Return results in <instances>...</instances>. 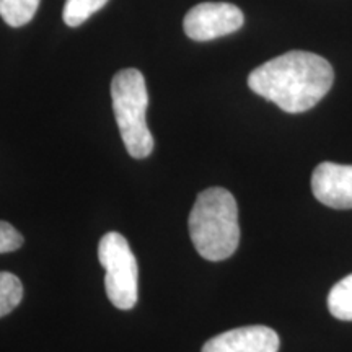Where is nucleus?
Wrapping results in <instances>:
<instances>
[{
  "label": "nucleus",
  "mask_w": 352,
  "mask_h": 352,
  "mask_svg": "<svg viewBox=\"0 0 352 352\" xmlns=\"http://www.w3.org/2000/svg\"><path fill=\"white\" fill-rule=\"evenodd\" d=\"M41 0H0V16L8 26L19 28L33 20Z\"/></svg>",
  "instance_id": "8"
},
{
  "label": "nucleus",
  "mask_w": 352,
  "mask_h": 352,
  "mask_svg": "<svg viewBox=\"0 0 352 352\" xmlns=\"http://www.w3.org/2000/svg\"><path fill=\"white\" fill-rule=\"evenodd\" d=\"M98 259L107 271L104 287L109 302L120 310H131L139 297V266L121 233L108 232L98 243Z\"/></svg>",
  "instance_id": "4"
},
{
  "label": "nucleus",
  "mask_w": 352,
  "mask_h": 352,
  "mask_svg": "<svg viewBox=\"0 0 352 352\" xmlns=\"http://www.w3.org/2000/svg\"><path fill=\"white\" fill-rule=\"evenodd\" d=\"M243 23V12L233 3L204 2L186 13L183 28L186 36L195 41H212L239 32Z\"/></svg>",
  "instance_id": "5"
},
{
  "label": "nucleus",
  "mask_w": 352,
  "mask_h": 352,
  "mask_svg": "<svg viewBox=\"0 0 352 352\" xmlns=\"http://www.w3.org/2000/svg\"><path fill=\"white\" fill-rule=\"evenodd\" d=\"M111 100L121 139L132 158H145L153 151L152 132L145 113L148 108V91L142 72L122 69L111 80Z\"/></svg>",
  "instance_id": "3"
},
{
  "label": "nucleus",
  "mask_w": 352,
  "mask_h": 352,
  "mask_svg": "<svg viewBox=\"0 0 352 352\" xmlns=\"http://www.w3.org/2000/svg\"><path fill=\"white\" fill-rule=\"evenodd\" d=\"M23 245V236L15 227L0 220V253H12Z\"/></svg>",
  "instance_id": "12"
},
{
  "label": "nucleus",
  "mask_w": 352,
  "mask_h": 352,
  "mask_svg": "<svg viewBox=\"0 0 352 352\" xmlns=\"http://www.w3.org/2000/svg\"><path fill=\"white\" fill-rule=\"evenodd\" d=\"M333 80V67L324 57L289 51L254 69L248 87L283 111L297 114L315 108L331 90Z\"/></svg>",
  "instance_id": "1"
},
{
  "label": "nucleus",
  "mask_w": 352,
  "mask_h": 352,
  "mask_svg": "<svg viewBox=\"0 0 352 352\" xmlns=\"http://www.w3.org/2000/svg\"><path fill=\"white\" fill-rule=\"evenodd\" d=\"M280 341L274 329L254 324L217 334L201 352H277Z\"/></svg>",
  "instance_id": "7"
},
{
  "label": "nucleus",
  "mask_w": 352,
  "mask_h": 352,
  "mask_svg": "<svg viewBox=\"0 0 352 352\" xmlns=\"http://www.w3.org/2000/svg\"><path fill=\"white\" fill-rule=\"evenodd\" d=\"M108 0H65L63 19L67 26H80L90 19L94 13L101 10Z\"/></svg>",
  "instance_id": "11"
},
{
  "label": "nucleus",
  "mask_w": 352,
  "mask_h": 352,
  "mask_svg": "<svg viewBox=\"0 0 352 352\" xmlns=\"http://www.w3.org/2000/svg\"><path fill=\"white\" fill-rule=\"evenodd\" d=\"M23 298L21 280L12 272H0V318L12 314Z\"/></svg>",
  "instance_id": "10"
},
{
  "label": "nucleus",
  "mask_w": 352,
  "mask_h": 352,
  "mask_svg": "<svg viewBox=\"0 0 352 352\" xmlns=\"http://www.w3.org/2000/svg\"><path fill=\"white\" fill-rule=\"evenodd\" d=\"M329 314L342 321H352V274L341 279L329 290Z\"/></svg>",
  "instance_id": "9"
},
{
  "label": "nucleus",
  "mask_w": 352,
  "mask_h": 352,
  "mask_svg": "<svg viewBox=\"0 0 352 352\" xmlns=\"http://www.w3.org/2000/svg\"><path fill=\"white\" fill-rule=\"evenodd\" d=\"M188 223L196 252L208 261H223L239 248V208L227 189L209 188L199 192Z\"/></svg>",
  "instance_id": "2"
},
{
  "label": "nucleus",
  "mask_w": 352,
  "mask_h": 352,
  "mask_svg": "<svg viewBox=\"0 0 352 352\" xmlns=\"http://www.w3.org/2000/svg\"><path fill=\"white\" fill-rule=\"evenodd\" d=\"M311 191L331 209H352V165L324 162L311 175Z\"/></svg>",
  "instance_id": "6"
}]
</instances>
